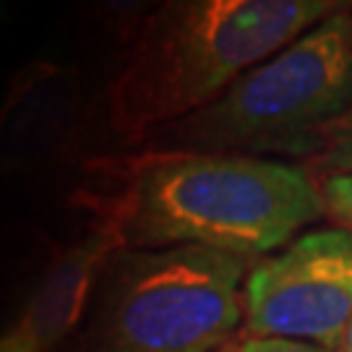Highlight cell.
Instances as JSON below:
<instances>
[{"label": "cell", "instance_id": "cell-13", "mask_svg": "<svg viewBox=\"0 0 352 352\" xmlns=\"http://www.w3.org/2000/svg\"><path fill=\"white\" fill-rule=\"evenodd\" d=\"M55 352H78V350H76V342L71 340V342H65L63 347H58V350H55Z\"/></svg>", "mask_w": 352, "mask_h": 352}, {"label": "cell", "instance_id": "cell-8", "mask_svg": "<svg viewBox=\"0 0 352 352\" xmlns=\"http://www.w3.org/2000/svg\"><path fill=\"white\" fill-rule=\"evenodd\" d=\"M308 162L314 164V173L318 177H352V107L321 133L318 151Z\"/></svg>", "mask_w": 352, "mask_h": 352}, {"label": "cell", "instance_id": "cell-12", "mask_svg": "<svg viewBox=\"0 0 352 352\" xmlns=\"http://www.w3.org/2000/svg\"><path fill=\"white\" fill-rule=\"evenodd\" d=\"M342 352H352V318H350V327H347V337H344V347Z\"/></svg>", "mask_w": 352, "mask_h": 352}, {"label": "cell", "instance_id": "cell-9", "mask_svg": "<svg viewBox=\"0 0 352 352\" xmlns=\"http://www.w3.org/2000/svg\"><path fill=\"white\" fill-rule=\"evenodd\" d=\"M318 188H321V196H324V204H327V214H331L342 227L352 230V177H318Z\"/></svg>", "mask_w": 352, "mask_h": 352}, {"label": "cell", "instance_id": "cell-10", "mask_svg": "<svg viewBox=\"0 0 352 352\" xmlns=\"http://www.w3.org/2000/svg\"><path fill=\"white\" fill-rule=\"evenodd\" d=\"M240 352H331L321 344L282 337H248L240 342Z\"/></svg>", "mask_w": 352, "mask_h": 352}, {"label": "cell", "instance_id": "cell-7", "mask_svg": "<svg viewBox=\"0 0 352 352\" xmlns=\"http://www.w3.org/2000/svg\"><path fill=\"white\" fill-rule=\"evenodd\" d=\"M118 248H123L118 235L100 222L60 245L0 327V352H55L71 342L89 314L102 269Z\"/></svg>", "mask_w": 352, "mask_h": 352}, {"label": "cell", "instance_id": "cell-5", "mask_svg": "<svg viewBox=\"0 0 352 352\" xmlns=\"http://www.w3.org/2000/svg\"><path fill=\"white\" fill-rule=\"evenodd\" d=\"M243 302L248 337L314 342L342 352L352 318V230H308L256 261Z\"/></svg>", "mask_w": 352, "mask_h": 352}, {"label": "cell", "instance_id": "cell-1", "mask_svg": "<svg viewBox=\"0 0 352 352\" xmlns=\"http://www.w3.org/2000/svg\"><path fill=\"white\" fill-rule=\"evenodd\" d=\"M115 190L84 188L123 248L204 245L261 261L327 214L318 180L282 160L144 151L110 164Z\"/></svg>", "mask_w": 352, "mask_h": 352}, {"label": "cell", "instance_id": "cell-4", "mask_svg": "<svg viewBox=\"0 0 352 352\" xmlns=\"http://www.w3.org/2000/svg\"><path fill=\"white\" fill-rule=\"evenodd\" d=\"M253 261L204 245L118 248L102 269L78 352H214L245 316Z\"/></svg>", "mask_w": 352, "mask_h": 352}, {"label": "cell", "instance_id": "cell-2", "mask_svg": "<svg viewBox=\"0 0 352 352\" xmlns=\"http://www.w3.org/2000/svg\"><path fill=\"white\" fill-rule=\"evenodd\" d=\"M344 3L337 0H170L144 16L104 91L107 126L144 144L212 104Z\"/></svg>", "mask_w": 352, "mask_h": 352}, {"label": "cell", "instance_id": "cell-14", "mask_svg": "<svg viewBox=\"0 0 352 352\" xmlns=\"http://www.w3.org/2000/svg\"><path fill=\"white\" fill-rule=\"evenodd\" d=\"M350 8H352V6H350Z\"/></svg>", "mask_w": 352, "mask_h": 352}, {"label": "cell", "instance_id": "cell-11", "mask_svg": "<svg viewBox=\"0 0 352 352\" xmlns=\"http://www.w3.org/2000/svg\"><path fill=\"white\" fill-rule=\"evenodd\" d=\"M240 342H243V340H240ZM240 342L238 340L227 342V344H222L219 350H214V352H240Z\"/></svg>", "mask_w": 352, "mask_h": 352}, {"label": "cell", "instance_id": "cell-6", "mask_svg": "<svg viewBox=\"0 0 352 352\" xmlns=\"http://www.w3.org/2000/svg\"><path fill=\"white\" fill-rule=\"evenodd\" d=\"M97 94L78 68L29 60L0 100V177H32L74 167L89 154Z\"/></svg>", "mask_w": 352, "mask_h": 352}, {"label": "cell", "instance_id": "cell-3", "mask_svg": "<svg viewBox=\"0 0 352 352\" xmlns=\"http://www.w3.org/2000/svg\"><path fill=\"white\" fill-rule=\"evenodd\" d=\"M352 3L253 65L201 110L160 128L146 151L311 160L352 107Z\"/></svg>", "mask_w": 352, "mask_h": 352}]
</instances>
